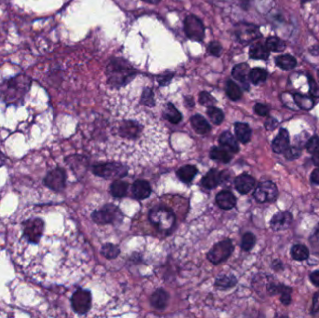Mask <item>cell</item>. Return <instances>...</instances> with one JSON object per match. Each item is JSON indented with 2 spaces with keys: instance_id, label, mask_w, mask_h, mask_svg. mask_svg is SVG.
<instances>
[{
  "instance_id": "cell-1",
  "label": "cell",
  "mask_w": 319,
  "mask_h": 318,
  "mask_svg": "<svg viewBox=\"0 0 319 318\" xmlns=\"http://www.w3.org/2000/svg\"><path fill=\"white\" fill-rule=\"evenodd\" d=\"M31 83V79L24 74L4 80L0 84V100L7 105H21L30 90Z\"/></svg>"
},
{
  "instance_id": "cell-2",
  "label": "cell",
  "mask_w": 319,
  "mask_h": 318,
  "mask_svg": "<svg viewBox=\"0 0 319 318\" xmlns=\"http://www.w3.org/2000/svg\"><path fill=\"white\" fill-rule=\"evenodd\" d=\"M136 69L122 59L112 60L106 67L108 83L112 87L120 88L126 85L136 76Z\"/></svg>"
},
{
  "instance_id": "cell-3",
  "label": "cell",
  "mask_w": 319,
  "mask_h": 318,
  "mask_svg": "<svg viewBox=\"0 0 319 318\" xmlns=\"http://www.w3.org/2000/svg\"><path fill=\"white\" fill-rule=\"evenodd\" d=\"M150 221L160 232L167 233L175 226L176 216L174 212L165 207H155L149 214Z\"/></svg>"
},
{
  "instance_id": "cell-4",
  "label": "cell",
  "mask_w": 319,
  "mask_h": 318,
  "mask_svg": "<svg viewBox=\"0 0 319 318\" xmlns=\"http://www.w3.org/2000/svg\"><path fill=\"white\" fill-rule=\"evenodd\" d=\"M143 126H141L136 120H124L118 128V136L123 139L125 145L128 147L127 153L130 152V147L141 146L138 143L139 139H142Z\"/></svg>"
},
{
  "instance_id": "cell-5",
  "label": "cell",
  "mask_w": 319,
  "mask_h": 318,
  "mask_svg": "<svg viewBox=\"0 0 319 318\" xmlns=\"http://www.w3.org/2000/svg\"><path fill=\"white\" fill-rule=\"evenodd\" d=\"M93 172L95 175L106 179H115L124 177L127 175L128 169L118 162H109L94 166Z\"/></svg>"
},
{
  "instance_id": "cell-6",
  "label": "cell",
  "mask_w": 319,
  "mask_h": 318,
  "mask_svg": "<svg viewBox=\"0 0 319 318\" xmlns=\"http://www.w3.org/2000/svg\"><path fill=\"white\" fill-rule=\"evenodd\" d=\"M233 245L231 240L227 239L215 244L208 253V261L213 264H218L226 261L233 251Z\"/></svg>"
},
{
  "instance_id": "cell-7",
  "label": "cell",
  "mask_w": 319,
  "mask_h": 318,
  "mask_svg": "<svg viewBox=\"0 0 319 318\" xmlns=\"http://www.w3.org/2000/svg\"><path fill=\"white\" fill-rule=\"evenodd\" d=\"M184 30L187 37L194 41H202L205 37V26L194 15L186 17L184 21Z\"/></svg>"
},
{
  "instance_id": "cell-8",
  "label": "cell",
  "mask_w": 319,
  "mask_h": 318,
  "mask_svg": "<svg viewBox=\"0 0 319 318\" xmlns=\"http://www.w3.org/2000/svg\"><path fill=\"white\" fill-rule=\"evenodd\" d=\"M121 217L119 208L114 205H106L93 213L92 218L97 224H108Z\"/></svg>"
},
{
  "instance_id": "cell-9",
  "label": "cell",
  "mask_w": 319,
  "mask_h": 318,
  "mask_svg": "<svg viewBox=\"0 0 319 318\" xmlns=\"http://www.w3.org/2000/svg\"><path fill=\"white\" fill-rule=\"evenodd\" d=\"M254 198L259 203H266V202H272L277 198L278 190L275 184L271 181H265L263 183L259 184L256 188L253 193Z\"/></svg>"
},
{
  "instance_id": "cell-10",
  "label": "cell",
  "mask_w": 319,
  "mask_h": 318,
  "mask_svg": "<svg viewBox=\"0 0 319 318\" xmlns=\"http://www.w3.org/2000/svg\"><path fill=\"white\" fill-rule=\"evenodd\" d=\"M72 308L80 315L87 313L92 306L91 293L84 289H78L71 298Z\"/></svg>"
},
{
  "instance_id": "cell-11",
  "label": "cell",
  "mask_w": 319,
  "mask_h": 318,
  "mask_svg": "<svg viewBox=\"0 0 319 318\" xmlns=\"http://www.w3.org/2000/svg\"><path fill=\"white\" fill-rule=\"evenodd\" d=\"M66 175L65 172L61 168H56L49 172L44 177L43 183L49 189L54 191H62L65 187Z\"/></svg>"
},
{
  "instance_id": "cell-12",
  "label": "cell",
  "mask_w": 319,
  "mask_h": 318,
  "mask_svg": "<svg viewBox=\"0 0 319 318\" xmlns=\"http://www.w3.org/2000/svg\"><path fill=\"white\" fill-rule=\"evenodd\" d=\"M236 36L240 42L248 43L252 40L260 38L262 35L259 31V28L253 24H242L236 27Z\"/></svg>"
},
{
  "instance_id": "cell-13",
  "label": "cell",
  "mask_w": 319,
  "mask_h": 318,
  "mask_svg": "<svg viewBox=\"0 0 319 318\" xmlns=\"http://www.w3.org/2000/svg\"><path fill=\"white\" fill-rule=\"evenodd\" d=\"M292 221V215L289 212H280L274 215L271 220V227L273 231L287 230Z\"/></svg>"
},
{
  "instance_id": "cell-14",
  "label": "cell",
  "mask_w": 319,
  "mask_h": 318,
  "mask_svg": "<svg viewBox=\"0 0 319 318\" xmlns=\"http://www.w3.org/2000/svg\"><path fill=\"white\" fill-rule=\"evenodd\" d=\"M235 189L242 194H247L254 188L255 179L247 174L239 175L234 180Z\"/></svg>"
},
{
  "instance_id": "cell-15",
  "label": "cell",
  "mask_w": 319,
  "mask_h": 318,
  "mask_svg": "<svg viewBox=\"0 0 319 318\" xmlns=\"http://www.w3.org/2000/svg\"><path fill=\"white\" fill-rule=\"evenodd\" d=\"M132 192L136 199L143 200L148 198L152 193L151 185L146 180H137L133 184Z\"/></svg>"
},
{
  "instance_id": "cell-16",
  "label": "cell",
  "mask_w": 319,
  "mask_h": 318,
  "mask_svg": "<svg viewBox=\"0 0 319 318\" xmlns=\"http://www.w3.org/2000/svg\"><path fill=\"white\" fill-rule=\"evenodd\" d=\"M289 147V135L286 129H281L272 142V150L276 153H283Z\"/></svg>"
},
{
  "instance_id": "cell-17",
  "label": "cell",
  "mask_w": 319,
  "mask_h": 318,
  "mask_svg": "<svg viewBox=\"0 0 319 318\" xmlns=\"http://www.w3.org/2000/svg\"><path fill=\"white\" fill-rule=\"evenodd\" d=\"M216 204L220 208L225 209V210H229V209H231L235 207L236 198L231 191H221L216 195Z\"/></svg>"
},
{
  "instance_id": "cell-18",
  "label": "cell",
  "mask_w": 319,
  "mask_h": 318,
  "mask_svg": "<svg viewBox=\"0 0 319 318\" xmlns=\"http://www.w3.org/2000/svg\"><path fill=\"white\" fill-rule=\"evenodd\" d=\"M249 56L255 60H268L270 56V51L263 43H255L249 49Z\"/></svg>"
},
{
  "instance_id": "cell-19",
  "label": "cell",
  "mask_w": 319,
  "mask_h": 318,
  "mask_svg": "<svg viewBox=\"0 0 319 318\" xmlns=\"http://www.w3.org/2000/svg\"><path fill=\"white\" fill-rule=\"evenodd\" d=\"M221 174L215 169H211L208 174L203 177L201 183L203 187L207 189H214L219 184Z\"/></svg>"
},
{
  "instance_id": "cell-20",
  "label": "cell",
  "mask_w": 319,
  "mask_h": 318,
  "mask_svg": "<svg viewBox=\"0 0 319 318\" xmlns=\"http://www.w3.org/2000/svg\"><path fill=\"white\" fill-rule=\"evenodd\" d=\"M168 299L169 296L163 289H158L152 295L151 303L154 308L162 310L167 305Z\"/></svg>"
},
{
  "instance_id": "cell-21",
  "label": "cell",
  "mask_w": 319,
  "mask_h": 318,
  "mask_svg": "<svg viewBox=\"0 0 319 318\" xmlns=\"http://www.w3.org/2000/svg\"><path fill=\"white\" fill-rule=\"evenodd\" d=\"M191 123L194 131L198 133L200 135H205L208 134V132L211 130L210 124L208 123V120L202 117L201 115H194L192 116L191 119Z\"/></svg>"
},
{
  "instance_id": "cell-22",
  "label": "cell",
  "mask_w": 319,
  "mask_h": 318,
  "mask_svg": "<svg viewBox=\"0 0 319 318\" xmlns=\"http://www.w3.org/2000/svg\"><path fill=\"white\" fill-rule=\"evenodd\" d=\"M219 143L221 144V146L228 149L229 151L236 153L239 151V146L236 141V139L234 138V136L231 135L230 132H224L220 135L219 137Z\"/></svg>"
},
{
  "instance_id": "cell-23",
  "label": "cell",
  "mask_w": 319,
  "mask_h": 318,
  "mask_svg": "<svg viewBox=\"0 0 319 318\" xmlns=\"http://www.w3.org/2000/svg\"><path fill=\"white\" fill-rule=\"evenodd\" d=\"M210 158L219 162L223 163H228L231 161V156L230 151H227L225 148H218V147H214L210 151Z\"/></svg>"
},
{
  "instance_id": "cell-24",
  "label": "cell",
  "mask_w": 319,
  "mask_h": 318,
  "mask_svg": "<svg viewBox=\"0 0 319 318\" xmlns=\"http://www.w3.org/2000/svg\"><path fill=\"white\" fill-rule=\"evenodd\" d=\"M198 173L197 168L193 165H185L183 167L179 168L176 172L177 177L184 182V183H190L192 182L194 176Z\"/></svg>"
},
{
  "instance_id": "cell-25",
  "label": "cell",
  "mask_w": 319,
  "mask_h": 318,
  "mask_svg": "<svg viewBox=\"0 0 319 318\" xmlns=\"http://www.w3.org/2000/svg\"><path fill=\"white\" fill-rule=\"evenodd\" d=\"M234 130H235V135L237 139L240 142L246 144L251 138V129L248 126L247 123H242V122H237L234 125Z\"/></svg>"
},
{
  "instance_id": "cell-26",
  "label": "cell",
  "mask_w": 319,
  "mask_h": 318,
  "mask_svg": "<svg viewBox=\"0 0 319 318\" xmlns=\"http://www.w3.org/2000/svg\"><path fill=\"white\" fill-rule=\"evenodd\" d=\"M163 117L173 124L179 123L182 119L181 113L176 109V106L173 104L171 103L166 104L163 110Z\"/></svg>"
},
{
  "instance_id": "cell-27",
  "label": "cell",
  "mask_w": 319,
  "mask_h": 318,
  "mask_svg": "<svg viewBox=\"0 0 319 318\" xmlns=\"http://www.w3.org/2000/svg\"><path fill=\"white\" fill-rule=\"evenodd\" d=\"M249 66L247 64H237L232 69V76L235 80L242 82L243 84H246L248 82V77H249Z\"/></svg>"
},
{
  "instance_id": "cell-28",
  "label": "cell",
  "mask_w": 319,
  "mask_h": 318,
  "mask_svg": "<svg viewBox=\"0 0 319 318\" xmlns=\"http://www.w3.org/2000/svg\"><path fill=\"white\" fill-rule=\"evenodd\" d=\"M275 64L283 70H291L297 65V61L293 56L281 55L275 59Z\"/></svg>"
},
{
  "instance_id": "cell-29",
  "label": "cell",
  "mask_w": 319,
  "mask_h": 318,
  "mask_svg": "<svg viewBox=\"0 0 319 318\" xmlns=\"http://www.w3.org/2000/svg\"><path fill=\"white\" fill-rule=\"evenodd\" d=\"M128 184L121 180H116L111 185V194L116 198H122L127 194Z\"/></svg>"
},
{
  "instance_id": "cell-30",
  "label": "cell",
  "mask_w": 319,
  "mask_h": 318,
  "mask_svg": "<svg viewBox=\"0 0 319 318\" xmlns=\"http://www.w3.org/2000/svg\"><path fill=\"white\" fill-rule=\"evenodd\" d=\"M268 78V72L263 68H253L249 72L248 79L253 84H260L264 82Z\"/></svg>"
},
{
  "instance_id": "cell-31",
  "label": "cell",
  "mask_w": 319,
  "mask_h": 318,
  "mask_svg": "<svg viewBox=\"0 0 319 318\" xmlns=\"http://www.w3.org/2000/svg\"><path fill=\"white\" fill-rule=\"evenodd\" d=\"M226 93L229 98L233 101L239 100L243 95L241 88L232 80H228L226 84Z\"/></svg>"
},
{
  "instance_id": "cell-32",
  "label": "cell",
  "mask_w": 319,
  "mask_h": 318,
  "mask_svg": "<svg viewBox=\"0 0 319 318\" xmlns=\"http://www.w3.org/2000/svg\"><path fill=\"white\" fill-rule=\"evenodd\" d=\"M291 256L296 261H305L309 257L308 248L303 245H295L291 248Z\"/></svg>"
},
{
  "instance_id": "cell-33",
  "label": "cell",
  "mask_w": 319,
  "mask_h": 318,
  "mask_svg": "<svg viewBox=\"0 0 319 318\" xmlns=\"http://www.w3.org/2000/svg\"><path fill=\"white\" fill-rule=\"evenodd\" d=\"M208 116L209 117L210 120L215 125L221 124L224 120L223 112H222V110H220L219 108L214 106H208Z\"/></svg>"
},
{
  "instance_id": "cell-34",
  "label": "cell",
  "mask_w": 319,
  "mask_h": 318,
  "mask_svg": "<svg viewBox=\"0 0 319 318\" xmlns=\"http://www.w3.org/2000/svg\"><path fill=\"white\" fill-rule=\"evenodd\" d=\"M265 45L269 51H272V52H283L286 48V43L276 37L269 38L266 40Z\"/></svg>"
},
{
  "instance_id": "cell-35",
  "label": "cell",
  "mask_w": 319,
  "mask_h": 318,
  "mask_svg": "<svg viewBox=\"0 0 319 318\" xmlns=\"http://www.w3.org/2000/svg\"><path fill=\"white\" fill-rule=\"evenodd\" d=\"M120 250L119 247L113 244H106L101 248V254L104 256L106 259H115L120 255Z\"/></svg>"
},
{
  "instance_id": "cell-36",
  "label": "cell",
  "mask_w": 319,
  "mask_h": 318,
  "mask_svg": "<svg viewBox=\"0 0 319 318\" xmlns=\"http://www.w3.org/2000/svg\"><path fill=\"white\" fill-rule=\"evenodd\" d=\"M294 101L300 108L304 110H309L314 106V102L310 97L302 96L300 94L294 95Z\"/></svg>"
},
{
  "instance_id": "cell-37",
  "label": "cell",
  "mask_w": 319,
  "mask_h": 318,
  "mask_svg": "<svg viewBox=\"0 0 319 318\" xmlns=\"http://www.w3.org/2000/svg\"><path fill=\"white\" fill-rule=\"evenodd\" d=\"M236 284V278L232 275H221L215 281V286L221 289L230 288Z\"/></svg>"
},
{
  "instance_id": "cell-38",
  "label": "cell",
  "mask_w": 319,
  "mask_h": 318,
  "mask_svg": "<svg viewBox=\"0 0 319 318\" xmlns=\"http://www.w3.org/2000/svg\"><path fill=\"white\" fill-rule=\"evenodd\" d=\"M255 243L256 238L254 234L251 233V232H247L243 236L241 247L245 251H249V250H251L253 248V247L255 246Z\"/></svg>"
},
{
  "instance_id": "cell-39",
  "label": "cell",
  "mask_w": 319,
  "mask_h": 318,
  "mask_svg": "<svg viewBox=\"0 0 319 318\" xmlns=\"http://www.w3.org/2000/svg\"><path fill=\"white\" fill-rule=\"evenodd\" d=\"M277 293H280L281 295V302L284 304L287 305L291 302V288L287 286H278Z\"/></svg>"
},
{
  "instance_id": "cell-40",
  "label": "cell",
  "mask_w": 319,
  "mask_h": 318,
  "mask_svg": "<svg viewBox=\"0 0 319 318\" xmlns=\"http://www.w3.org/2000/svg\"><path fill=\"white\" fill-rule=\"evenodd\" d=\"M141 102L147 106H154V96H153V92H152V89L146 88L144 90L142 97H141Z\"/></svg>"
},
{
  "instance_id": "cell-41",
  "label": "cell",
  "mask_w": 319,
  "mask_h": 318,
  "mask_svg": "<svg viewBox=\"0 0 319 318\" xmlns=\"http://www.w3.org/2000/svg\"><path fill=\"white\" fill-rule=\"evenodd\" d=\"M306 149L310 153H316L319 151V137L315 135L311 137L306 144Z\"/></svg>"
},
{
  "instance_id": "cell-42",
  "label": "cell",
  "mask_w": 319,
  "mask_h": 318,
  "mask_svg": "<svg viewBox=\"0 0 319 318\" xmlns=\"http://www.w3.org/2000/svg\"><path fill=\"white\" fill-rule=\"evenodd\" d=\"M221 52H222V47H221V45H220L219 42H217V41H212V42L209 43L208 53L211 55L218 57V56H220V54H221Z\"/></svg>"
},
{
  "instance_id": "cell-43",
  "label": "cell",
  "mask_w": 319,
  "mask_h": 318,
  "mask_svg": "<svg viewBox=\"0 0 319 318\" xmlns=\"http://www.w3.org/2000/svg\"><path fill=\"white\" fill-rule=\"evenodd\" d=\"M284 153L287 159L292 160V159H297L301 155V149H299L296 146L288 147Z\"/></svg>"
},
{
  "instance_id": "cell-44",
  "label": "cell",
  "mask_w": 319,
  "mask_h": 318,
  "mask_svg": "<svg viewBox=\"0 0 319 318\" xmlns=\"http://www.w3.org/2000/svg\"><path fill=\"white\" fill-rule=\"evenodd\" d=\"M199 102L204 106H211L215 103V100L213 96H210L207 92H202L199 96Z\"/></svg>"
},
{
  "instance_id": "cell-45",
  "label": "cell",
  "mask_w": 319,
  "mask_h": 318,
  "mask_svg": "<svg viewBox=\"0 0 319 318\" xmlns=\"http://www.w3.org/2000/svg\"><path fill=\"white\" fill-rule=\"evenodd\" d=\"M173 77H174V73L166 72L165 74L159 76L157 78V80H158V83L160 86H165V85H168L170 83V81L172 80Z\"/></svg>"
},
{
  "instance_id": "cell-46",
  "label": "cell",
  "mask_w": 319,
  "mask_h": 318,
  "mask_svg": "<svg viewBox=\"0 0 319 318\" xmlns=\"http://www.w3.org/2000/svg\"><path fill=\"white\" fill-rule=\"evenodd\" d=\"M254 111L259 116L264 117V116H267L269 114V107L266 105H264V104H256L255 106H254Z\"/></svg>"
},
{
  "instance_id": "cell-47",
  "label": "cell",
  "mask_w": 319,
  "mask_h": 318,
  "mask_svg": "<svg viewBox=\"0 0 319 318\" xmlns=\"http://www.w3.org/2000/svg\"><path fill=\"white\" fill-rule=\"evenodd\" d=\"M312 311H313L314 313L319 312V292H317V293L315 294V296H314Z\"/></svg>"
},
{
  "instance_id": "cell-48",
  "label": "cell",
  "mask_w": 319,
  "mask_h": 318,
  "mask_svg": "<svg viewBox=\"0 0 319 318\" xmlns=\"http://www.w3.org/2000/svg\"><path fill=\"white\" fill-rule=\"evenodd\" d=\"M310 279H311L312 283L315 286H319V270L312 272L311 275H310Z\"/></svg>"
},
{
  "instance_id": "cell-49",
  "label": "cell",
  "mask_w": 319,
  "mask_h": 318,
  "mask_svg": "<svg viewBox=\"0 0 319 318\" xmlns=\"http://www.w3.org/2000/svg\"><path fill=\"white\" fill-rule=\"evenodd\" d=\"M276 125H277V121L273 119H270L269 120H267L266 123H265V127L268 130L274 129V128L276 127Z\"/></svg>"
},
{
  "instance_id": "cell-50",
  "label": "cell",
  "mask_w": 319,
  "mask_h": 318,
  "mask_svg": "<svg viewBox=\"0 0 319 318\" xmlns=\"http://www.w3.org/2000/svg\"><path fill=\"white\" fill-rule=\"evenodd\" d=\"M312 181L315 184L319 185V168L316 169L311 175Z\"/></svg>"
},
{
  "instance_id": "cell-51",
  "label": "cell",
  "mask_w": 319,
  "mask_h": 318,
  "mask_svg": "<svg viewBox=\"0 0 319 318\" xmlns=\"http://www.w3.org/2000/svg\"><path fill=\"white\" fill-rule=\"evenodd\" d=\"M7 160H8L7 156L0 150V167H3L7 163Z\"/></svg>"
},
{
  "instance_id": "cell-52",
  "label": "cell",
  "mask_w": 319,
  "mask_h": 318,
  "mask_svg": "<svg viewBox=\"0 0 319 318\" xmlns=\"http://www.w3.org/2000/svg\"><path fill=\"white\" fill-rule=\"evenodd\" d=\"M312 159H313V162H314V164L317 166V167L319 168V152H316V153H314V155H313V158H312Z\"/></svg>"
},
{
  "instance_id": "cell-53",
  "label": "cell",
  "mask_w": 319,
  "mask_h": 318,
  "mask_svg": "<svg viewBox=\"0 0 319 318\" xmlns=\"http://www.w3.org/2000/svg\"><path fill=\"white\" fill-rule=\"evenodd\" d=\"M314 239H315V241H314V246L316 247H319V229L317 230V231H316V233H315V235H314Z\"/></svg>"
},
{
  "instance_id": "cell-54",
  "label": "cell",
  "mask_w": 319,
  "mask_h": 318,
  "mask_svg": "<svg viewBox=\"0 0 319 318\" xmlns=\"http://www.w3.org/2000/svg\"><path fill=\"white\" fill-rule=\"evenodd\" d=\"M144 2H147V3H150V4H157L160 2L161 0H142Z\"/></svg>"
},
{
  "instance_id": "cell-55",
  "label": "cell",
  "mask_w": 319,
  "mask_h": 318,
  "mask_svg": "<svg viewBox=\"0 0 319 318\" xmlns=\"http://www.w3.org/2000/svg\"><path fill=\"white\" fill-rule=\"evenodd\" d=\"M318 74H319V71L318 72Z\"/></svg>"
}]
</instances>
